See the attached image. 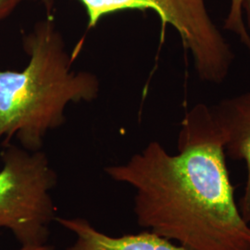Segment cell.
<instances>
[{"instance_id": "obj_7", "label": "cell", "mask_w": 250, "mask_h": 250, "mask_svg": "<svg viewBox=\"0 0 250 250\" xmlns=\"http://www.w3.org/2000/svg\"><path fill=\"white\" fill-rule=\"evenodd\" d=\"M244 0H231L228 15L225 19L224 28L238 36L247 47L250 45V37L244 21L243 13Z\"/></svg>"}, {"instance_id": "obj_3", "label": "cell", "mask_w": 250, "mask_h": 250, "mask_svg": "<svg viewBox=\"0 0 250 250\" xmlns=\"http://www.w3.org/2000/svg\"><path fill=\"white\" fill-rule=\"evenodd\" d=\"M0 228H8L22 247L45 245L55 207L49 192L57 174L44 152L9 145L1 154Z\"/></svg>"}, {"instance_id": "obj_6", "label": "cell", "mask_w": 250, "mask_h": 250, "mask_svg": "<svg viewBox=\"0 0 250 250\" xmlns=\"http://www.w3.org/2000/svg\"><path fill=\"white\" fill-rule=\"evenodd\" d=\"M56 220L76 235V241L66 250H189L150 231L111 237L83 219Z\"/></svg>"}, {"instance_id": "obj_1", "label": "cell", "mask_w": 250, "mask_h": 250, "mask_svg": "<svg viewBox=\"0 0 250 250\" xmlns=\"http://www.w3.org/2000/svg\"><path fill=\"white\" fill-rule=\"evenodd\" d=\"M105 170L134 188L141 227L189 250H250V225L234 199L211 107L200 103L187 113L176 155L153 141Z\"/></svg>"}, {"instance_id": "obj_8", "label": "cell", "mask_w": 250, "mask_h": 250, "mask_svg": "<svg viewBox=\"0 0 250 250\" xmlns=\"http://www.w3.org/2000/svg\"><path fill=\"white\" fill-rule=\"evenodd\" d=\"M22 0H0V21L8 17Z\"/></svg>"}, {"instance_id": "obj_4", "label": "cell", "mask_w": 250, "mask_h": 250, "mask_svg": "<svg viewBox=\"0 0 250 250\" xmlns=\"http://www.w3.org/2000/svg\"><path fill=\"white\" fill-rule=\"evenodd\" d=\"M86 9L88 26L105 15L127 9H151L173 27L194 60L198 77L219 84L230 72L232 47L210 17L206 0H79Z\"/></svg>"}, {"instance_id": "obj_9", "label": "cell", "mask_w": 250, "mask_h": 250, "mask_svg": "<svg viewBox=\"0 0 250 250\" xmlns=\"http://www.w3.org/2000/svg\"><path fill=\"white\" fill-rule=\"evenodd\" d=\"M243 13L246 15L245 23H246V27H247V30L249 32L250 37V0H244V2H243ZM248 48L250 50V42Z\"/></svg>"}, {"instance_id": "obj_2", "label": "cell", "mask_w": 250, "mask_h": 250, "mask_svg": "<svg viewBox=\"0 0 250 250\" xmlns=\"http://www.w3.org/2000/svg\"><path fill=\"white\" fill-rule=\"evenodd\" d=\"M29 62L21 71L0 70V144L17 138L29 151L41 149L48 131L65 122L71 103L98 98L99 81L75 71L62 34L49 21L23 39Z\"/></svg>"}, {"instance_id": "obj_5", "label": "cell", "mask_w": 250, "mask_h": 250, "mask_svg": "<svg viewBox=\"0 0 250 250\" xmlns=\"http://www.w3.org/2000/svg\"><path fill=\"white\" fill-rule=\"evenodd\" d=\"M211 109L223 134L224 151L246 162L248 177L238 207L250 225V92L224 99Z\"/></svg>"}, {"instance_id": "obj_10", "label": "cell", "mask_w": 250, "mask_h": 250, "mask_svg": "<svg viewBox=\"0 0 250 250\" xmlns=\"http://www.w3.org/2000/svg\"><path fill=\"white\" fill-rule=\"evenodd\" d=\"M20 250H54L52 247L43 245V246H32V247H22Z\"/></svg>"}]
</instances>
